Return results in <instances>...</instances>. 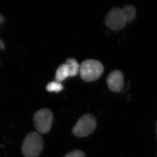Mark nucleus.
<instances>
[{
	"instance_id": "obj_8",
	"label": "nucleus",
	"mask_w": 157,
	"mask_h": 157,
	"mask_svg": "<svg viewBox=\"0 0 157 157\" xmlns=\"http://www.w3.org/2000/svg\"><path fill=\"white\" fill-rule=\"evenodd\" d=\"M126 23H131L133 21L136 16V9L131 5H127L124 7L122 9Z\"/></svg>"
},
{
	"instance_id": "obj_6",
	"label": "nucleus",
	"mask_w": 157,
	"mask_h": 157,
	"mask_svg": "<svg viewBox=\"0 0 157 157\" xmlns=\"http://www.w3.org/2000/svg\"><path fill=\"white\" fill-rule=\"evenodd\" d=\"M106 82L111 91L118 93L121 91L124 88V75L121 71L115 70L108 75Z\"/></svg>"
},
{
	"instance_id": "obj_11",
	"label": "nucleus",
	"mask_w": 157,
	"mask_h": 157,
	"mask_svg": "<svg viewBox=\"0 0 157 157\" xmlns=\"http://www.w3.org/2000/svg\"><path fill=\"white\" fill-rule=\"evenodd\" d=\"M63 157H85V154L83 151L76 150L70 152Z\"/></svg>"
},
{
	"instance_id": "obj_10",
	"label": "nucleus",
	"mask_w": 157,
	"mask_h": 157,
	"mask_svg": "<svg viewBox=\"0 0 157 157\" xmlns=\"http://www.w3.org/2000/svg\"><path fill=\"white\" fill-rule=\"evenodd\" d=\"M46 89L49 92H59L63 89V86L59 82H52L47 85Z\"/></svg>"
},
{
	"instance_id": "obj_12",
	"label": "nucleus",
	"mask_w": 157,
	"mask_h": 157,
	"mask_svg": "<svg viewBox=\"0 0 157 157\" xmlns=\"http://www.w3.org/2000/svg\"><path fill=\"white\" fill-rule=\"evenodd\" d=\"M4 21V17L3 15L0 14V25L3 23V21ZM5 48V45L3 41L0 39V49L1 50H4Z\"/></svg>"
},
{
	"instance_id": "obj_13",
	"label": "nucleus",
	"mask_w": 157,
	"mask_h": 157,
	"mask_svg": "<svg viewBox=\"0 0 157 157\" xmlns=\"http://www.w3.org/2000/svg\"></svg>"
},
{
	"instance_id": "obj_2",
	"label": "nucleus",
	"mask_w": 157,
	"mask_h": 157,
	"mask_svg": "<svg viewBox=\"0 0 157 157\" xmlns=\"http://www.w3.org/2000/svg\"><path fill=\"white\" fill-rule=\"evenodd\" d=\"M104 71V67L101 62L95 60H86L80 66L79 73L82 80L92 82L101 76Z\"/></svg>"
},
{
	"instance_id": "obj_7",
	"label": "nucleus",
	"mask_w": 157,
	"mask_h": 157,
	"mask_svg": "<svg viewBox=\"0 0 157 157\" xmlns=\"http://www.w3.org/2000/svg\"><path fill=\"white\" fill-rule=\"evenodd\" d=\"M68 77H70V70L67 64H62L59 66L56 71L55 75L56 81H63Z\"/></svg>"
},
{
	"instance_id": "obj_5",
	"label": "nucleus",
	"mask_w": 157,
	"mask_h": 157,
	"mask_svg": "<svg viewBox=\"0 0 157 157\" xmlns=\"http://www.w3.org/2000/svg\"><path fill=\"white\" fill-rule=\"evenodd\" d=\"M106 26L112 30H119L126 24L122 10L118 8L111 10L105 18Z\"/></svg>"
},
{
	"instance_id": "obj_4",
	"label": "nucleus",
	"mask_w": 157,
	"mask_h": 157,
	"mask_svg": "<svg viewBox=\"0 0 157 157\" xmlns=\"http://www.w3.org/2000/svg\"><path fill=\"white\" fill-rule=\"evenodd\" d=\"M53 120L52 112L47 109H41L34 115V124L39 133H48L51 128Z\"/></svg>"
},
{
	"instance_id": "obj_3",
	"label": "nucleus",
	"mask_w": 157,
	"mask_h": 157,
	"mask_svg": "<svg viewBox=\"0 0 157 157\" xmlns=\"http://www.w3.org/2000/svg\"><path fill=\"white\" fill-rule=\"evenodd\" d=\"M97 126V121L92 115L86 114L78 121L72 130L73 134L78 137H84L90 135Z\"/></svg>"
},
{
	"instance_id": "obj_9",
	"label": "nucleus",
	"mask_w": 157,
	"mask_h": 157,
	"mask_svg": "<svg viewBox=\"0 0 157 157\" xmlns=\"http://www.w3.org/2000/svg\"><path fill=\"white\" fill-rule=\"evenodd\" d=\"M65 63L67 64L70 70V77H74L77 75L80 69V65L75 59H68Z\"/></svg>"
},
{
	"instance_id": "obj_1",
	"label": "nucleus",
	"mask_w": 157,
	"mask_h": 157,
	"mask_svg": "<svg viewBox=\"0 0 157 157\" xmlns=\"http://www.w3.org/2000/svg\"><path fill=\"white\" fill-rule=\"evenodd\" d=\"M44 148V140L40 135L32 132L27 135L23 141L21 151L25 157H38Z\"/></svg>"
}]
</instances>
